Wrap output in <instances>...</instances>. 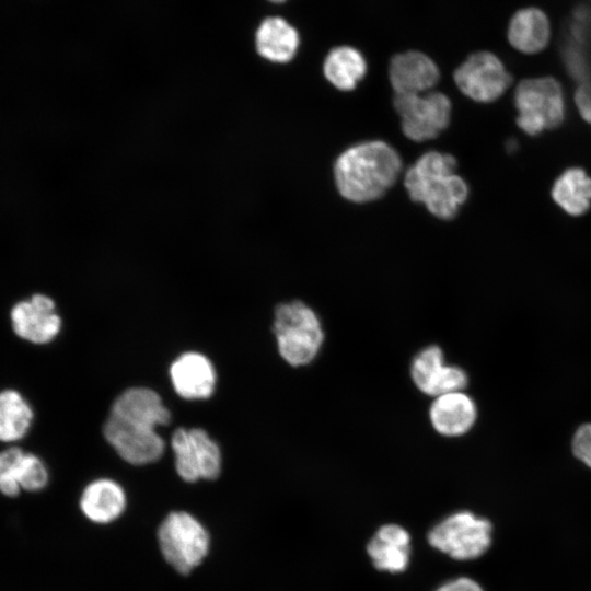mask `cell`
<instances>
[{
    "label": "cell",
    "mask_w": 591,
    "mask_h": 591,
    "mask_svg": "<svg viewBox=\"0 0 591 591\" xmlns=\"http://www.w3.org/2000/svg\"><path fill=\"white\" fill-rule=\"evenodd\" d=\"M170 420L171 413L154 390L134 386L113 402L103 434L124 461L146 465L163 455L165 443L157 427Z\"/></svg>",
    "instance_id": "obj_1"
},
{
    "label": "cell",
    "mask_w": 591,
    "mask_h": 591,
    "mask_svg": "<svg viewBox=\"0 0 591 591\" xmlns=\"http://www.w3.org/2000/svg\"><path fill=\"white\" fill-rule=\"evenodd\" d=\"M401 171L397 151L384 141L371 140L351 146L339 154L334 164V178L345 199L362 204L381 198Z\"/></svg>",
    "instance_id": "obj_2"
},
{
    "label": "cell",
    "mask_w": 591,
    "mask_h": 591,
    "mask_svg": "<svg viewBox=\"0 0 591 591\" xmlns=\"http://www.w3.org/2000/svg\"><path fill=\"white\" fill-rule=\"evenodd\" d=\"M455 167L456 160L449 153H424L405 173L408 196L439 219L454 218L468 196L467 184L455 174Z\"/></svg>",
    "instance_id": "obj_3"
},
{
    "label": "cell",
    "mask_w": 591,
    "mask_h": 591,
    "mask_svg": "<svg viewBox=\"0 0 591 591\" xmlns=\"http://www.w3.org/2000/svg\"><path fill=\"white\" fill-rule=\"evenodd\" d=\"M271 328L279 355L292 367L311 363L324 341V331L316 312L299 300L276 306Z\"/></svg>",
    "instance_id": "obj_4"
},
{
    "label": "cell",
    "mask_w": 591,
    "mask_h": 591,
    "mask_svg": "<svg viewBox=\"0 0 591 591\" xmlns=\"http://www.w3.org/2000/svg\"><path fill=\"white\" fill-rule=\"evenodd\" d=\"M427 541L433 549L454 560H473L490 547L493 525L483 517L461 510L434 523L427 533Z\"/></svg>",
    "instance_id": "obj_5"
},
{
    "label": "cell",
    "mask_w": 591,
    "mask_h": 591,
    "mask_svg": "<svg viewBox=\"0 0 591 591\" xmlns=\"http://www.w3.org/2000/svg\"><path fill=\"white\" fill-rule=\"evenodd\" d=\"M158 542L165 560L187 575L201 564L210 547L206 528L184 511L169 513L158 529Z\"/></svg>",
    "instance_id": "obj_6"
},
{
    "label": "cell",
    "mask_w": 591,
    "mask_h": 591,
    "mask_svg": "<svg viewBox=\"0 0 591 591\" xmlns=\"http://www.w3.org/2000/svg\"><path fill=\"white\" fill-rule=\"evenodd\" d=\"M519 112L517 123L528 135L556 128L565 118V102L560 84L549 77L526 79L514 93Z\"/></svg>",
    "instance_id": "obj_7"
},
{
    "label": "cell",
    "mask_w": 591,
    "mask_h": 591,
    "mask_svg": "<svg viewBox=\"0 0 591 591\" xmlns=\"http://www.w3.org/2000/svg\"><path fill=\"white\" fill-rule=\"evenodd\" d=\"M393 104L404 135L413 141L433 139L450 124L451 101L441 92L395 94Z\"/></svg>",
    "instance_id": "obj_8"
},
{
    "label": "cell",
    "mask_w": 591,
    "mask_h": 591,
    "mask_svg": "<svg viewBox=\"0 0 591 591\" xmlns=\"http://www.w3.org/2000/svg\"><path fill=\"white\" fill-rule=\"evenodd\" d=\"M171 447L176 473L183 480H212L220 475L221 450L205 429L177 428L172 434Z\"/></svg>",
    "instance_id": "obj_9"
},
{
    "label": "cell",
    "mask_w": 591,
    "mask_h": 591,
    "mask_svg": "<svg viewBox=\"0 0 591 591\" xmlns=\"http://www.w3.org/2000/svg\"><path fill=\"white\" fill-rule=\"evenodd\" d=\"M9 324L13 335L33 346H47L62 331V317L55 300L46 293H34L12 304Z\"/></svg>",
    "instance_id": "obj_10"
},
{
    "label": "cell",
    "mask_w": 591,
    "mask_h": 591,
    "mask_svg": "<svg viewBox=\"0 0 591 591\" xmlns=\"http://www.w3.org/2000/svg\"><path fill=\"white\" fill-rule=\"evenodd\" d=\"M454 81L467 97L486 103L502 95L510 85L511 77L496 55L477 51L457 67Z\"/></svg>",
    "instance_id": "obj_11"
},
{
    "label": "cell",
    "mask_w": 591,
    "mask_h": 591,
    "mask_svg": "<svg viewBox=\"0 0 591 591\" xmlns=\"http://www.w3.org/2000/svg\"><path fill=\"white\" fill-rule=\"evenodd\" d=\"M410 376L421 393L432 397L463 391L468 382L462 368L445 363L443 351L437 345L427 346L414 357Z\"/></svg>",
    "instance_id": "obj_12"
},
{
    "label": "cell",
    "mask_w": 591,
    "mask_h": 591,
    "mask_svg": "<svg viewBox=\"0 0 591 591\" xmlns=\"http://www.w3.org/2000/svg\"><path fill=\"white\" fill-rule=\"evenodd\" d=\"M170 379L176 394L184 399H207L216 389L217 373L204 354L186 351L170 366Z\"/></svg>",
    "instance_id": "obj_13"
},
{
    "label": "cell",
    "mask_w": 591,
    "mask_h": 591,
    "mask_svg": "<svg viewBox=\"0 0 591 591\" xmlns=\"http://www.w3.org/2000/svg\"><path fill=\"white\" fill-rule=\"evenodd\" d=\"M410 534L397 523L381 525L367 543L366 552L372 566L387 573L404 572L410 561Z\"/></svg>",
    "instance_id": "obj_14"
},
{
    "label": "cell",
    "mask_w": 591,
    "mask_h": 591,
    "mask_svg": "<svg viewBox=\"0 0 591 591\" xmlns=\"http://www.w3.org/2000/svg\"><path fill=\"white\" fill-rule=\"evenodd\" d=\"M389 78L395 94H420L437 84L440 71L430 57L409 50L391 59Z\"/></svg>",
    "instance_id": "obj_15"
},
{
    "label": "cell",
    "mask_w": 591,
    "mask_h": 591,
    "mask_svg": "<svg viewBox=\"0 0 591 591\" xmlns=\"http://www.w3.org/2000/svg\"><path fill=\"white\" fill-rule=\"evenodd\" d=\"M477 408L471 396L463 391L434 397L429 408L433 429L444 437H460L475 424Z\"/></svg>",
    "instance_id": "obj_16"
},
{
    "label": "cell",
    "mask_w": 591,
    "mask_h": 591,
    "mask_svg": "<svg viewBox=\"0 0 591 591\" xmlns=\"http://www.w3.org/2000/svg\"><path fill=\"white\" fill-rule=\"evenodd\" d=\"M126 505L124 488L111 478H97L89 483L79 500L84 517L101 524L118 519L125 511Z\"/></svg>",
    "instance_id": "obj_17"
},
{
    "label": "cell",
    "mask_w": 591,
    "mask_h": 591,
    "mask_svg": "<svg viewBox=\"0 0 591 591\" xmlns=\"http://www.w3.org/2000/svg\"><path fill=\"white\" fill-rule=\"evenodd\" d=\"M35 409L28 397L18 389L0 390V443L20 444L35 422Z\"/></svg>",
    "instance_id": "obj_18"
},
{
    "label": "cell",
    "mask_w": 591,
    "mask_h": 591,
    "mask_svg": "<svg viewBox=\"0 0 591 591\" xmlns=\"http://www.w3.org/2000/svg\"><path fill=\"white\" fill-rule=\"evenodd\" d=\"M300 37L297 30L285 19L271 16L259 25L255 36L257 54L274 63L291 61L299 48Z\"/></svg>",
    "instance_id": "obj_19"
},
{
    "label": "cell",
    "mask_w": 591,
    "mask_h": 591,
    "mask_svg": "<svg viewBox=\"0 0 591 591\" xmlns=\"http://www.w3.org/2000/svg\"><path fill=\"white\" fill-rule=\"evenodd\" d=\"M551 23L538 8L529 7L515 12L508 26L510 44L524 54L544 49L549 40Z\"/></svg>",
    "instance_id": "obj_20"
},
{
    "label": "cell",
    "mask_w": 591,
    "mask_h": 591,
    "mask_svg": "<svg viewBox=\"0 0 591 591\" xmlns=\"http://www.w3.org/2000/svg\"><path fill=\"white\" fill-rule=\"evenodd\" d=\"M367 62L362 54L354 47L339 46L326 56L323 72L327 81L340 91H351L362 80Z\"/></svg>",
    "instance_id": "obj_21"
},
{
    "label": "cell",
    "mask_w": 591,
    "mask_h": 591,
    "mask_svg": "<svg viewBox=\"0 0 591 591\" xmlns=\"http://www.w3.org/2000/svg\"><path fill=\"white\" fill-rule=\"evenodd\" d=\"M552 196L567 213L583 215L591 205V178L581 169H569L556 179Z\"/></svg>",
    "instance_id": "obj_22"
},
{
    "label": "cell",
    "mask_w": 591,
    "mask_h": 591,
    "mask_svg": "<svg viewBox=\"0 0 591 591\" xmlns=\"http://www.w3.org/2000/svg\"><path fill=\"white\" fill-rule=\"evenodd\" d=\"M25 449L20 444L0 450V494L14 498L21 494L20 468Z\"/></svg>",
    "instance_id": "obj_23"
},
{
    "label": "cell",
    "mask_w": 591,
    "mask_h": 591,
    "mask_svg": "<svg viewBox=\"0 0 591 591\" xmlns=\"http://www.w3.org/2000/svg\"><path fill=\"white\" fill-rule=\"evenodd\" d=\"M49 483V470L46 462L36 453L25 450L20 468L22 491L38 493Z\"/></svg>",
    "instance_id": "obj_24"
},
{
    "label": "cell",
    "mask_w": 591,
    "mask_h": 591,
    "mask_svg": "<svg viewBox=\"0 0 591 591\" xmlns=\"http://www.w3.org/2000/svg\"><path fill=\"white\" fill-rule=\"evenodd\" d=\"M561 57L567 71L579 81L586 82L591 71V63L586 45L570 38L561 49Z\"/></svg>",
    "instance_id": "obj_25"
},
{
    "label": "cell",
    "mask_w": 591,
    "mask_h": 591,
    "mask_svg": "<svg viewBox=\"0 0 591 591\" xmlns=\"http://www.w3.org/2000/svg\"><path fill=\"white\" fill-rule=\"evenodd\" d=\"M572 450L580 461L591 467V424L582 425L576 431Z\"/></svg>",
    "instance_id": "obj_26"
},
{
    "label": "cell",
    "mask_w": 591,
    "mask_h": 591,
    "mask_svg": "<svg viewBox=\"0 0 591 591\" xmlns=\"http://www.w3.org/2000/svg\"><path fill=\"white\" fill-rule=\"evenodd\" d=\"M434 591H484V589L470 577H456L444 581Z\"/></svg>",
    "instance_id": "obj_27"
},
{
    "label": "cell",
    "mask_w": 591,
    "mask_h": 591,
    "mask_svg": "<svg viewBox=\"0 0 591 591\" xmlns=\"http://www.w3.org/2000/svg\"><path fill=\"white\" fill-rule=\"evenodd\" d=\"M576 103L583 119L591 124V82H583L576 92Z\"/></svg>",
    "instance_id": "obj_28"
},
{
    "label": "cell",
    "mask_w": 591,
    "mask_h": 591,
    "mask_svg": "<svg viewBox=\"0 0 591 591\" xmlns=\"http://www.w3.org/2000/svg\"><path fill=\"white\" fill-rule=\"evenodd\" d=\"M271 2H275V3H280V2H283L285 0H269Z\"/></svg>",
    "instance_id": "obj_29"
}]
</instances>
